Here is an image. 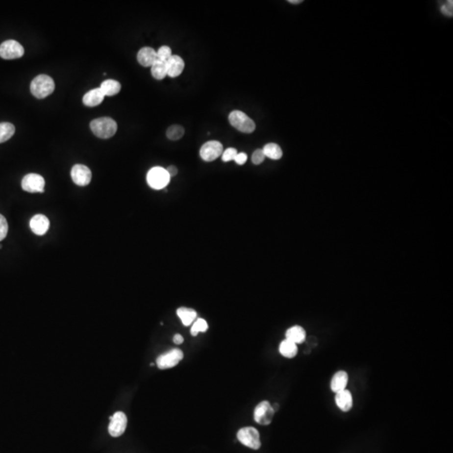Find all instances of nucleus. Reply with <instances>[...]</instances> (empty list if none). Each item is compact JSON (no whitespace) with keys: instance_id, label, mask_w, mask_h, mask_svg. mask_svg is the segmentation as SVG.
Masks as SVG:
<instances>
[{"instance_id":"obj_13","label":"nucleus","mask_w":453,"mask_h":453,"mask_svg":"<svg viewBox=\"0 0 453 453\" xmlns=\"http://www.w3.org/2000/svg\"><path fill=\"white\" fill-rule=\"evenodd\" d=\"M29 226L32 232L36 235H44L49 229V219L45 215L37 214L34 216L29 222Z\"/></svg>"},{"instance_id":"obj_29","label":"nucleus","mask_w":453,"mask_h":453,"mask_svg":"<svg viewBox=\"0 0 453 453\" xmlns=\"http://www.w3.org/2000/svg\"><path fill=\"white\" fill-rule=\"evenodd\" d=\"M238 153V151H237L236 149H226V151H224L223 154H222V160H223V161H224V162H229V161L234 160L236 155H237Z\"/></svg>"},{"instance_id":"obj_20","label":"nucleus","mask_w":453,"mask_h":453,"mask_svg":"<svg viewBox=\"0 0 453 453\" xmlns=\"http://www.w3.org/2000/svg\"><path fill=\"white\" fill-rule=\"evenodd\" d=\"M176 314L185 327L192 325V323H194L198 317L197 311L192 308L179 307Z\"/></svg>"},{"instance_id":"obj_33","label":"nucleus","mask_w":453,"mask_h":453,"mask_svg":"<svg viewBox=\"0 0 453 453\" xmlns=\"http://www.w3.org/2000/svg\"><path fill=\"white\" fill-rule=\"evenodd\" d=\"M247 160V154L244 153V152H241V153H238V154H237L235 159H234V161H235L238 165H239V166H242V165H244V164L246 163Z\"/></svg>"},{"instance_id":"obj_9","label":"nucleus","mask_w":453,"mask_h":453,"mask_svg":"<svg viewBox=\"0 0 453 453\" xmlns=\"http://www.w3.org/2000/svg\"><path fill=\"white\" fill-rule=\"evenodd\" d=\"M110 422L108 425V432L113 437H119L125 432L128 424V419L125 413L118 411L113 416L109 417Z\"/></svg>"},{"instance_id":"obj_16","label":"nucleus","mask_w":453,"mask_h":453,"mask_svg":"<svg viewBox=\"0 0 453 453\" xmlns=\"http://www.w3.org/2000/svg\"><path fill=\"white\" fill-rule=\"evenodd\" d=\"M348 383H349V375H348V373L346 372V371H343V370H340L338 372L334 374L333 377L331 378L330 387H331V391L336 394V393L343 391V390L346 389V388L348 386Z\"/></svg>"},{"instance_id":"obj_12","label":"nucleus","mask_w":453,"mask_h":453,"mask_svg":"<svg viewBox=\"0 0 453 453\" xmlns=\"http://www.w3.org/2000/svg\"><path fill=\"white\" fill-rule=\"evenodd\" d=\"M71 176L73 182L77 186H87L92 180L91 170L84 165H75L73 166Z\"/></svg>"},{"instance_id":"obj_25","label":"nucleus","mask_w":453,"mask_h":453,"mask_svg":"<svg viewBox=\"0 0 453 453\" xmlns=\"http://www.w3.org/2000/svg\"><path fill=\"white\" fill-rule=\"evenodd\" d=\"M15 132V126L10 123H0V144L9 140Z\"/></svg>"},{"instance_id":"obj_34","label":"nucleus","mask_w":453,"mask_h":453,"mask_svg":"<svg viewBox=\"0 0 453 453\" xmlns=\"http://www.w3.org/2000/svg\"><path fill=\"white\" fill-rule=\"evenodd\" d=\"M166 172L168 173L170 177H174L178 173V170L175 166H170L168 168L166 169Z\"/></svg>"},{"instance_id":"obj_26","label":"nucleus","mask_w":453,"mask_h":453,"mask_svg":"<svg viewBox=\"0 0 453 453\" xmlns=\"http://www.w3.org/2000/svg\"><path fill=\"white\" fill-rule=\"evenodd\" d=\"M207 330H208V323L206 320L203 318H198L192 323V327H191V334L193 337H197L198 333L206 332Z\"/></svg>"},{"instance_id":"obj_6","label":"nucleus","mask_w":453,"mask_h":453,"mask_svg":"<svg viewBox=\"0 0 453 453\" xmlns=\"http://www.w3.org/2000/svg\"><path fill=\"white\" fill-rule=\"evenodd\" d=\"M183 357V352L180 349H172L157 357L156 365L162 370L172 369L179 364Z\"/></svg>"},{"instance_id":"obj_18","label":"nucleus","mask_w":453,"mask_h":453,"mask_svg":"<svg viewBox=\"0 0 453 453\" xmlns=\"http://www.w3.org/2000/svg\"><path fill=\"white\" fill-rule=\"evenodd\" d=\"M104 94L100 88H94L93 90L87 92L82 99V102L87 107H96L102 103L104 99Z\"/></svg>"},{"instance_id":"obj_8","label":"nucleus","mask_w":453,"mask_h":453,"mask_svg":"<svg viewBox=\"0 0 453 453\" xmlns=\"http://www.w3.org/2000/svg\"><path fill=\"white\" fill-rule=\"evenodd\" d=\"M24 54V47L18 41L9 40L0 45V56L5 60L21 58Z\"/></svg>"},{"instance_id":"obj_27","label":"nucleus","mask_w":453,"mask_h":453,"mask_svg":"<svg viewBox=\"0 0 453 453\" xmlns=\"http://www.w3.org/2000/svg\"><path fill=\"white\" fill-rule=\"evenodd\" d=\"M184 134H185V129L180 125H172L166 131V136L169 140H180L183 137Z\"/></svg>"},{"instance_id":"obj_22","label":"nucleus","mask_w":453,"mask_h":453,"mask_svg":"<svg viewBox=\"0 0 453 453\" xmlns=\"http://www.w3.org/2000/svg\"><path fill=\"white\" fill-rule=\"evenodd\" d=\"M99 88L104 94V96H114L121 90V84L118 81H115L113 79H108V80L102 81Z\"/></svg>"},{"instance_id":"obj_10","label":"nucleus","mask_w":453,"mask_h":453,"mask_svg":"<svg viewBox=\"0 0 453 453\" xmlns=\"http://www.w3.org/2000/svg\"><path fill=\"white\" fill-rule=\"evenodd\" d=\"M45 179L41 175L35 173L26 175L21 181V186L24 191L30 193H43L45 192Z\"/></svg>"},{"instance_id":"obj_11","label":"nucleus","mask_w":453,"mask_h":453,"mask_svg":"<svg viewBox=\"0 0 453 453\" xmlns=\"http://www.w3.org/2000/svg\"><path fill=\"white\" fill-rule=\"evenodd\" d=\"M224 152L223 145L219 141L211 140L205 143L200 150V156L204 161L211 162L217 160Z\"/></svg>"},{"instance_id":"obj_23","label":"nucleus","mask_w":453,"mask_h":453,"mask_svg":"<svg viewBox=\"0 0 453 453\" xmlns=\"http://www.w3.org/2000/svg\"><path fill=\"white\" fill-rule=\"evenodd\" d=\"M167 73H168L167 62H165V61L157 60L151 67V74L153 76V77L157 80H162L165 78L167 76Z\"/></svg>"},{"instance_id":"obj_37","label":"nucleus","mask_w":453,"mask_h":453,"mask_svg":"<svg viewBox=\"0 0 453 453\" xmlns=\"http://www.w3.org/2000/svg\"><path fill=\"white\" fill-rule=\"evenodd\" d=\"M289 3H293V4H297V3H302V0H289L288 1Z\"/></svg>"},{"instance_id":"obj_32","label":"nucleus","mask_w":453,"mask_h":453,"mask_svg":"<svg viewBox=\"0 0 453 453\" xmlns=\"http://www.w3.org/2000/svg\"><path fill=\"white\" fill-rule=\"evenodd\" d=\"M453 1H448L447 3H445L441 8V11L442 14L448 16H453Z\"/></svg>"},{"instance_id":"obj_17","label":"nucleus","mask_w":453,"mask_h":453,"mask_svg":"<svg viewBox=\"0 0 453 453\" xmlns=\"http://www.w3.org/2000/svg\"><path fill=\"white\" fill-rule=\"evenodd\" d=\"M185 62L183 59L178 55H172L171 59L167 61V76L171 77H177L184 70Z\"/></svg>"},{"instance_id":"obj_14","label":"nucleus","mask_w":453,"mask_h":453,"mask_svg":"<svg viewBox=\"0 0 453 453\" xmlns=\"http://www.w3.org/2000/svg\"><path fill=\"white\" fill-rule=\"evenodd\" d=\"M335 402H336L337 406L343 412H349L352 410V405H353V399H352V393L347 389L343 391L336 393Z\"/></svg>"},{"instance_id":"obj_19","label":"nucleus","mask_w":453,"mask_h":453,"mask_svg":"<svg viewBox=\"0 0 453 453\" xmlns=\"http://www.w3.org/2000/svg\"><path fill=\"white\" fill-rule=\"evenodd\" d=\"M285 338L296 344H301L306 339V332L305 329L301 326H293L285 332Z\"/></svg>"},{"instance_id":"obj_30","label":"nucleus","mask_w":453,"mask_h":453,"mask_svg":"<svg viewBox=\"0 0 453 453\" xmlns=\"http://www.w3.org/2000/svg\"><path fill=\"white\" fill-rule=\"evenodd\" d=\"M9 230L8 223L6 221L5 218L3 215L0 214V241L5 238Z\"/></svg>"},{"instance_id":"obj_35","label":"nucleus","mask_w":453,"mask_h":453,"mask_svg":"<svg viewBox=\"0 0 453 453\" xmlns=\"http://www.w3.org/2000/svg\"><path fill=\"white\" fill-rule=\"evenodd\" d=\"M173 342L176 345H180V344L183 343L184 337H182V335L177 333V334L175 335L174 337H173Z\"/></svg>"},{"instance_id":"obj_15","label":"nucleus","mask_w":453,"mask_h":453,"mask_svg":"<svg viewBox=\"0 0 453 453\" xmlns=\"http://www.w3.org/2000/svg\"><path fill=\"white\" fill-rule=\"evenodd\" d=\"M137 60L143 67H152L157 61L156 50L151 47H144L139 50Z\"/></svg>"},{"instance_id":"obj_3","label":"nucleus","mask_w":453,"mask_h":453,"mask_svg":"<svg viewBox=\"0 0 453 453\" xmlns=\"http://www.w3.org/2000/svg\"><path fill=\"white\" fill-rule=\"evenodd\" d=\"M228 120L233 128L244 134H251L255 130V123L242 111H232L229 114Z\"/></svg>"},{"instance_id":"obj_1","label":"nucleus","mask_w":453,"mask_h":453,"mask_svg":"<svg viewBox=\"0 0 453 453\" xmlns=\"http://www.w3.org/2000/svg\"><path fill=\"white\" fill-rule=\"evenodd\" d=\"M90 128L93 134L100 139H109L116 134L118 125L113 119L104 117L93 119Z\"/></svg>"},{"instance_id":"obj_2","label":"nucleus","mask_w":453,"mask_h":453,"mask_svg":"<svg viewBox=\"0 0 453 453\" xmlns=\"http://www.w3.org/2000/svg\"><path fill=\"white\" fill-rule=\"evenodd\" d=\"M55 89V82L47 75H39L33 79L30 92L37 99H45L50 95Z\"/></svg>"},{"instance_id":"obj_24","label":"nucleus","mask_w":453,"mask_h":453,"mask_svg":"<svg viewBox=\"0 0 453 453\" xmlns=\"http://www.w3.org/2000/svg\"><path fill=\"white\" fill-rule=\"evenodd\" d=\"M263 152L265 157H268L271 160H279L283 155L281 148L275 143H270L265 145L263 148Z\"/></svg>"},{"instance_id":"obj_38","label":"nucleus","mask_w":453,"mask_h":453,"mask_svg":"<svg viewBox=\"0 0 453 453\" xmlns=\"http://www.w3.org/2000/svg\"><path fill=\"white\" fill-rule=\"evenodd\" d=\"M1 248H2V247H1V245H0V249H1Z\"/></svg>"},{"instance_id":"obj_5","label":"nucleus","mask_w":453,"mask_h":453,"mask_svg":"<svg viewBox=\"0 0 453 453\" xmlns=\"http://www.w3.org/2000/svg\"><path fill=\"white\" fill-rule=\"evenodd\" d=\"M171 180V177L166 172V169L155 166L151 169L147 174V182L151 188L161 190L165 188Z\"/></svg>"},{"instance_id":"obj_21","label":"nucleus","mask_w":453,"mask_h":453,"mask_svg":"<svg viewBox=\"0 0 453 453\" xmlns=\"http://www.w3.org/2000/svg\"><path fill=\"white\" fill-rule=\"evenodd\" d=\"M279 352L283 357H286V358H293L297 356V352H298L297 344L285 338L279 344Z\"/></svg>"},{"instance_id":"obj_31","label":"nucleus","mask_w":453,"mask_h":453,"mask_svg":"<svg viewBox=\"0 0 453 453\" xmlns=\"http://www.w3.org/2000/svg\"><path fill=\"white\" fill-rule=\"evenodd\" d=\"M266 157L264 155V152H263V150H260V149H258L256 150L254 152H253V154H252V162L254 164V165H260L261 163L264 162V159Z\"/></svg>"},{"instance_id":"obj_4","label":"nucleus","mask_w":453,"mask_h":453,"mask_svg":"<svg viewBox=\"0 0 453 453\" xmlns=\"http://www.w3.org/2000/svg\"><path fill=\"white\" fill-rule=\"evenodd\" d=\"M237 438L240 443L253 450L261 448V440L259 430L252 427H243L238 430Z\"/></svg>"},{"instance_id":"obj_7","label":"nucleus","mask_w":453,"mask_h":453,"mask_svg":"<svg viewBox=\"0 0 453 453\" xmlns=\"http://www.w3.org/2000/svg\"><path fill=\"white\" fill-rule=\"evenodd\" d=\"M272 404L270 401H264L257 404L253 411V419L256 423L261 426H268L271 424L275 415Z\"/></svg>"},{"instance_id":"obj_36","label":"nucleus","mask_w":453,"mask_h":453,"mask_svg":"<svg viewBox=\"0 0 453 453\" xmlns=\"http://www.w3.org/2000/svg\"><path fill=\"white\" fill-rule=\"evenodd\" d=\"M272 407H273L275 412H277L279 409V404L278 403H275V404H272Z\"/></svg>"},{"instance_id":"obj_28","label":"nucleus","mask_w":453,"mask_h":453,"mask_svg":"<svg viewBox=\"0 0 453 453\" xmlns=\"http://www.w3.org/2000/svg\"><path fill=\"white\" fill-rule=\"evenodd\" d=\"M156 53L158 61L167 62L172 56V49L167 46H163L160 47V49L157 50Z\"/></svg>"}]
</instances>
